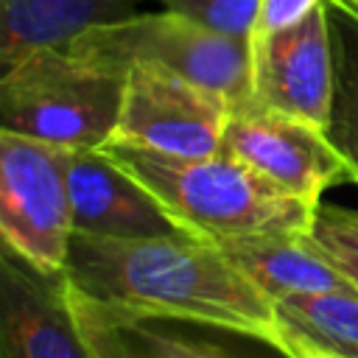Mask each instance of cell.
Masks as SVG:
<instances>
[{
  "label": "cell",
  "mask_w": 358,
  "mask_h": 358,
  "mask_svg": "<svg viewBox=\"0 0 358 358\" xmlns=\"http://www.w3.org/2000/svg\"><path fill=\"white\" fill-rule=\"evenodd\" d=\"M260 109L327 129L333 45L324 0L299 22L252 42V101Z\"/></svg>",
  "instance_id": "obj_8"
},
{
  "label": "cell",
  "mask_w": 358,
  "mask_h": 358,
  "mask_svg": "<svg viewBox=\"0 0 358 358\" xmlns=\"http://www.w3.org/2000/svg\"><path fill=\"white\" fill-rule=\"evenodd\" d=\"M224 255L274 302L291 294L352 288L310 243L308 232H274L218 241Z\"/></svg>",
  "instance_id": "obj_12"
},
{
  "label": "cell",
  "mask_w": 358,
  "mask_h": 358,
  "mask_svg": "<svg viewBox=\"0 0 358 358\" xmlns=\"http://www.w3.org/2000/svg\"><path fill=\"white\" fill-rule=\"evenodd\" d=\"M101 151L151 190L187 235L218 243L246 235L310 232L316 207L227 154L165 157L120 143H106Z\"/></svg>",
  "instance_id": "obj_2"
},
{
  "label": "cell",
  "mask_w": 358,
  "mask_h": 358,
  "mask_svg": "<svg viewBox=\"0 0 358 358\" xmlns=\"http://www.w3.org/2000/svg\"><path fill=\"white\" fill-rule=\"evenodd\" d=\"M67 50L120 76L137 64L168 70L224 95L232 106L252 101V42L204 28L168 8L90 28Z\"/></svg>",
  "instance_id": "obj_4"
},
{
  "label": "cell",
  "mask_w": 358,
  "mask_h": 358,
  "mask_svg": "<svg viewBox=\"0 0 358 358\" xmlns=\"http://www.w3.org/2000/svg\"><path fill=\"white\" fill-rule=\"evenodd\" d=\"M285 330L347 358H358V288L291 294L274 299Z\"/></svg>",
  "instance_id": "obj_15"
},
{
  "label": "cell",
  "mask_w": 358,
  "mask_h": 358,
  "mask_svg": "<svg viewBox=\"0 0 358 358\" xmlns=\"http://www.w3.org/2000/svg\"><path fill=\"white\" fill-rule=\"evenodd\" d=\"M168 11H176L204 28L227 34L232 39L252 42L260 0H159Z\"/></svg>",
  "instance_id": "obj_17"
},
{
  "label": "cell",
  "mask_w": 358,
  "mask_h": 358,
  "mask_svg": "<svg viewBox=\"0 0 358 358\" xmlns=\"http://www.w3.org/2000/svg\"><path fill=\"white\" fill-rule=\"evenodd\" d=\"M333 45V103L327 140L358 185V0H324Z\"/></svg>",
  "instance_id": "obj_14"
},
{
  "label": "cell",
  "mask_w": 358,
  "mask_h": 358,
  "mask_svg": "<svg viewBox=\"0 0 358 358\" xmlns=\"http://www.w3.org/2000/svg\"><path fill=\"white\" fill-rule=\"evenodd\" d=\"M62 145L0 129L3 252L42 277H62L73 241V204Z\"/></svg>",
  "instance_id": "obj_5"
},
{
  "label": "cell",
  "mask_w": 358,
  "mask_h": 358,
  "mask_svg": "<svg viewBox=\"0 0 358 358\" xmlns=\"http://www.w3.org/2000/svg\"><path fill=\"white\" fill-rule=\"evenodd\" d=\"M313 249L358 288V210L341 204H319L310 232Z\"/></svg>",
  "instance_id": "obj_16"
},
{
  "label": "cell",
  "mask_w": 358,
  "mask_h": 358,
  "mask_svg": "<svg viewBox=\"0 0 358 358\" xmlns=\"http://www.w3.org/2000/svg\"><path fill=\"white\" fill-rule=\"evenodd\" d=\"M64 288V299L81 341L90 350V358H238L213 341L182 336L165 327H157L145 319L117 316L78 291Z\"/></svg>",
  "instance_id": "obj_13"
},
{
  "label": "cell",
  "mask_w": 358,
  "mask_h": 358,
  "mask_svg": "<svg viewBox=\"0 0 358 358\" xmlns=\"http://www.w3.org/2000/svg\"><path fill=\"white\" fill-rule=\"evenodd\" d=\"M277 352H282L285 358H347V355L330 352V350H324V347H319V344H313V341H308V338H302L285 327H282V341H280Z\"/></svg>",
  "instance_id": "obj_19"
},
{
  "label": "cell",
  "mask_w": 358,
  "mask_h": 358,
  "mask_svg": "<svg viewBox=\"0 0 358 358\" xmlns=\"http://www.w3.org/2000/svg\"><path fill=\"white\" fill-rule=\"evenodd\" d=\"M123 81L67 48L36 50L0 73V129L62 148H103L117 126Z\"/></svg>",
  "instance_id": "obj_3"
},
{
  "label": "cell",
  "mask_w": 358,
  "mask_h": 358,
  "mask_svg": "<svg viewBox=\"0 0 358 358\" xmlns=\"http://www.w3.org/2000/svg\"><path fill=\"white\" fill-rule=\"evenodd\" d=\"M221 154L249 165L299 201L319 207L327 187L347 176V165L327 134L305 120L260 109L255 103L232 106L224 129Z\"/></svg>",
  "instance_id": "obj_7"
},
{
  "label": "cell",
  "mask_w": 358,
  "mask_h": 358,
  "mask_svg": "<svg viewBox=\"0 0 358 358\" xmlns=\"http://www.w3.org/2000/svg\"><path fill=\"white\" fill-rule=\"evenodd\" d=\"M322 0H260L257 22H255V39H263L274 31H282L294 22H299L308 11H313Z\"/></svg>",
  "instance_id": "obj_18"
},
{
  "label": "cell",
  "mask_w": 358,
  "mask_h": 358,
  "mask_svg": "<svg viewBox=\"0 0 358 358\" xmlns=\"http://www.w3.org/2000/svg\"><path fill=\"white\" fill-rule=\"evenodd\" d=\"M67 190L73 232L98 238H168L187 235L117 162L101 148H67Z\"/></svg>",
  "instance_id": "obj_9"
},
{
  "label": "cell",
  "mask_w": 358,
  "mask_h": 358,
  "mask_svg": "<svg viewBox=\"0 0 358 358\" xmlns=\"http://www.w3.org/2000/svg\"><path fill=\"white\" fill-rule=\"evenodd\" d=\"M232 103L182 76L157 67H129L123 81V103L109 143L157 151L165 157H213Z\"/></svg>",
  "instance_id": "obj_6"
},
{
  "label": "cell",
  "mask_w": 358,
  "mask_h": 358,
  "mask_svg": "<svg viewBox=\"0 0 358 358\" xmlns=\"http://www.w3.org/2000/svg\"><path fill=\"white\" fill-rule=\"evenodd\" d=\"M3 358H90L70 316L62 277H42L3 252Z\"/></svg>",
  "instance_id": "obj_10"
},
{
  "label": "cell",
  "mask_w": 358,
  "mask_h": 358,
  "mask_svg": "<svg viewBox=\"0 0 358 358\" xmlns=\"http://www.w3.org/2000/svg\"><path fill=\"white\" fill-rule=\"evenodd\" d=\"M64 285L145 322H187L280 347L274 302L213 241L196 235L98 238L73 232Z\"/></svg>",
  "instance_id": "obj_1"
},
{
  "label": "cell",
  "mask_w": 358,
  "mask_h": 358,
  "mask_svg": "<svg viewBox=\"0 0 358 358\" xmlns=\"http://www.w3.org/2000/svg\"><path fill=\"white\" fill-rule=\"evenodd\" d=\"M145 0H0V73L48 48H67L98 25L143 14Z\"/></svg>",
  "instance_id": "obj_11"
}]
</instances>
